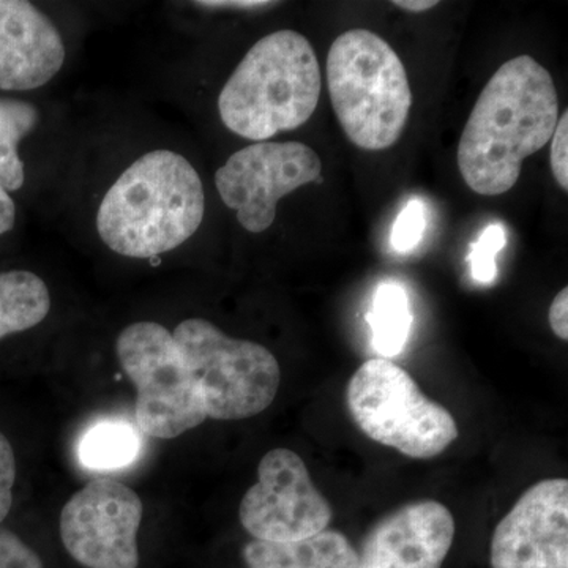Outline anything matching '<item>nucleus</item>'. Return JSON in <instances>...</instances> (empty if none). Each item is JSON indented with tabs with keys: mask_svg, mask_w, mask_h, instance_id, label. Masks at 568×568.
Returning <instances> with one entry per match:
<instances>
[{
	"mask_svg": "<svg viewBox=\"0 0 568 568\" xmlns=\"http://www.w3.org/2000/svg\"><path fill=\"white\" fill-rule=\"evenodd\" d=\"M559 97L551 74L530 55L499 67L467 119L458 144L463 181L481 196L514 189L523 162L551 141Z\"/></svg>",
	"mask_w": 568,
	"mask_h": 568,
	"instance_id": "f257e3e1",
	"label": "nucleus"
},
{
	"mask_svg": "<svg viewBox=\"0 0 568 568\" xmlns=\"http://www.w3.org/2000/svg\"><path fill=\"white\" fill-rule=\"evenodd\" d=\"M205 193L182 153L153 149L108 189L97 211L99 237L111 252L149 260L189 242L203 224Z\"/></svg>",
	"mask_w": 568,
	"mask_h": 568,
	"instance_id": "f03ea898",
	"label": "nucleus"
},
{
	"mask_svg": "<svg viewBox=\"0 0 568 568\" xmlns=\"http://www.w3.org/2000/svg\"><path fill=\"white\" fill-rule=\"evenodd\" d=\"M320 61L302 33L276 31L250 48L219 95V114L231 133L265 142L301 129L321 99Z\"/></svg>",
	"mask_w": 568,
	"mask_h": 568,
	"instance_id": "7ed1b4c3",
	"label": "nucleus"
},
{
	"mask_svg": "<svg viewBox=\"0 0 568 568\" xmlns=\"http://www.w3.org/2000/svg\"><path fill=\"white\" fill-rule=\"evenodd\" d=\"M325 70L347 140L372 152L395 145L409 119L413 92L394 48L375 32L353 29L334 41Z\"/></svg>",
	"mask_w": 568,
	"mask_h": 568,
	"instance_id": "20e7f679",
	"label": "nucleus"
},
{
	"mask_svg": "<svg viewBox=\"0 0 568 568\" xmlns=\"http://www.w3.org/2000/svg\"><path fill=\"white\" fill-rule=\"evenodd\" d=\"M346 406L365 436L409 458L439 457L459 436L450 410L429 399L388 358H369L358 366L347 384Z\"/></svg>",
	"mask_w": 568,
	"mask_h": 568,
	"instance_id": "39448f33",
	"label": "nucleus"
},
{
	"mask_svg": "<svg viewBox=\"0 0 568 568\" xmlns=\"http://www.w3.org/2000/svg\"><path fill=\"white\" fill-rule=\"evenodd\" d=\"M173 336L207 418L245 420L274 403L282 369L267 347L233 338L201 317L182 321Z\"/></svg>",
	"mask_w": 568,
	"mask_h": 568,
	"instance_id": "423d86ee",
	"label": "nucleus"
},
{
	"mask_svg": "<svg viewBox=\"0 0 568 568\" xmlns=\"http://www.w3.org/2000/svg\"><path fill=\"white\" fill-rule=\"evenodd\" d=\"M115 354L136 387L134 416L145 436L174 439L207 420L192 373L164 325H126L115 339Z\"/></svg>",
	"mask_w": 568,
	"mask_h": 568,
	"instance_id": "0eeeda50",
	"label": "nucleus"
},
{
	"mask_svg": "<svg viewBox=\"0 0 568 568\" xmlns=\"http://www.w3.org/2000/svg\"><path fill=\"white\" fill-rule=\"evenodd\" d=\"M321 173L320 155L304 142H254L216 170L215 186L241 226L261 234L274 224L278 201L317 183Z\"/></svg>",
	"mask_w": 568,
	"mask_h": 568,
	"instance_id": "6e6552de",
	"label": "nucleus"
},
{
	"mask_svg": "<svg viewBox=\"0 0 568 568\" xmlns=\"http://www.w3.org/2000/svg\"><path fill=\"white\" fill-rule=\"evenodd\" d=\"M334 508L310 477L304 459L290 448L267 452L257 481L239 507L242 528L261 541H294L331 525Z\"/></svg>",
	"mask_w": 568,
	"mask_h": 568,
	"instance_id": "1a4fd4ad",
	"label": "nucleus"
},
{
	"mask_svg": "<svg viewBox=\"0 0 568 568\" xmlns=\"http://www.w3.org/2000/svg\"><path fill=\"white\" fill-rule=\"evenodd\" d=\"M142 511L134 489L112 478H97L63 507V547L84 568H138Z\"/></svg>",
	"mask_w": 568,
	"mask_h": 568,
	"instance_id": "9d476101",
	"label": "nucleus"
},
{
	"mask_svg": "<svg viewBox=\"0 0 568 568\" xmlns=\"http://www.w3.org/2000/svg\"><path fill=\"white\" fill-rule=\"evenodd\" d=\"M491 568H568V480L547 478L500 519L489 547Z\"/></svg>",
	"mask_w": 568,
	"mask_h": 568,
	"instance_id": "9b49d317",
	"label": "nucleus"
},
{
	"mask_svg": "<svg viewBox=\"0 0 568 568\" xmlns=\"http://www.w3.org/2000/svg\"><path fill=\"white\" fill-rule=\"evenodd\" d=\"M455 538L452 511L437 500L406 504L373 526L358 568H443Z\"/></svg>",
	"mask_w": 568,
	"mask_h": 568,
	"instance_id": "f8f14e48",
	"label": "nucleus"
},
{
	"mask_svg": "<svg viewBox=\"0 0 568 568\" xmlns=\"http://www.w3.org/2000/svg\"><path fill=\"white\" fill-rule=\"evenodd\" d=\"M65 58L48 14L26 0H0V91H36L58 77Z\"/></svg>",
	"mask_w": 568,
	"mask_h": 568,
	"instance_id": "ddd939ff",
	"label": "nucleus"
},
{
	"mask_svg": "<svg viewBox=\"0 0 568 568\" xmlns=\"http://www.w3.org/2000/svg\"><path fill=\"white\" fill-rule=\"evenodd\" d=\"M246 568H358V551L338 530L294 541L252 540L242 549Z\"/></svg>",
	"mask_w": 568,
	"mask_h": 568,
	"instance_id": "4468645a",
	"label": "nucleus"
},
{
	"mask_svg": "<svg viewBox=\"0 0 568 568\" xmlns=\"http://www.w3.org/2000/svg\"><path fill=\"white\" fill-rule=\"evenodd\" d=\"M51 293L39 275L29 271L0 274V339L31 331L51 312Z\"/></svg>",
	"mask_w": 568,
	"mask_h": 568,
	"instance_id": "2eb2a0df",
	"label": "nucleus"
},
{
	"mask_svg": "<svg viewBox=\"0 0 568 568\" xmlns=\"http://www.w3.org/2000/svg\"><path fill=\"white\" fill-rule=\"evenodd\" d=\"M366 323L373 332V347L381 358L402 354L413 327L409 297L405 287L395 282H384L377 286L372 310Z\"/></svg>",
	"mask_w": 568,
	"mask_h": 568,
	"instance_id": "dca6fc26",
	"label": "nucleus"
},
{
	"mask_svg": "<svg viewBox=\"0 0 568 568\" xmlns=\"http://www.w3.org/2000/svg\"><path fill=\"white\" fill-rule=\"evenodd\" d=\"M39 122L40 112L36 104L0 97V185L9 193L18 192L24 185V163L18 149Z\"/></svg>",
	"mask_w": 568,
	"mask_h": 568,
	"instance_id": "f3484780",
	"label": "nucleus"
},
{
	"mask_svg": "<svg viewBox=\"0 0 568 568\" xmlns=\"http://www.w3.org/2000/svg\"><path fill=\"white\" fill-rule=\"evenodd\" d=\"M140 448V436L132 425L126 422H102L82 437L78 455L89 469L114 470L133 463Z\"/></svg>",
	"mask_w": 568,
	"mask_h": 568,
	"instance_id": "a211bd4d",
	"label": "nucleus"
},
{
	"mask_svg": "<svg viewBox=\"0 0 568 568\" xmlns=\"http://www.w3.org/2000/svg\"><path fill=\"white\" fill-rule=\"evenodd\" d=\"M507 245V233L503 224L491 223L470 248V275L480 284H491L497 278L496 256Z\"/></svg>",
	"mask_w": 568,
	"mask_h": 568,
	"instance_id": "6ab92c4d",
	"label": "nucleus"
},
{
	"mask_svg": "<svg viewBox=\"0 0 568 568\" xmlns=\"http://www.w3.org/2000/svg\"><path fill=\"white\" fill-rule=\"evenodd\" d=\"M426 227V207L420 197L407 201L403 211L396 216L392 230V248L398 253H409L417 248L424 239Z\"/></svg>",
	"mask_w": 568,
	"mask_h": 568,
	"instance_id": "aec40b11",
	"label": "nucleus"
},
{
	"mask_svg": "<svg viewBox=\"0 0 568 568\" xmlns=\"http://www.w3.org/2000/svg\"><path fill=\"white\" fill-rule=\"evenodd\" d=\"M0 568H43V560L17 534L0 529Z\"/></svg>",
	"mask_w": 568,
	"mask_h": 568,
	"instance_id": "412c9836",
	"label": "nucleus"
},
{
	"mask_svg": "<svg viewBox=\"0 0 568 568\" xmlns=\"http://www.w3.org/2000/svg\"><path fill=\"white\" fill-rule=\"evenodd\" d=\"M14 481H17V458L10 440L0 433V525L9 517L13 506Z\"/></svg>",
	"mask_w": 568,
	"mask_h": 568,
	"instance_id": "4be33fe9",
	"label": "nucleus"
},
{
	"mask_svg": "<svg viewBox=\"0 0 568 568\" xmlns=\"http://www.w3.org/2000/svg\"><path fill=\"white\" fill-rule=\"evenodd\" d=\"M551 163L552 175L564 192L568 190V111L559 115L558 125L551 136Z\"/></svg>",
	"mask_w": 568,
	"mask_h": 568,
	"instance_id": "5701e85b",
	"label": "nucleus"
},
{
	"mask_svg": "<svg viewBox=\"0 0 568 568\" xmlns=\"http://www.w3.org/2000/svg\"><path fill=\"white\" fill-rule=\"evenodd\" d=\"M549 327L555 332L559 339L567 342L568 339V287L562 291L555 298L549 306L548 313Z\"/></svg>",
	"mask_w": 568,
	"mask_h": 568,
	"instance_id": "b1692460",
	"label": "nucleus"
},
{
	"mask_svg": "<svg viewBox=\"0 0 568 568\" xmlns=\"http://www.w3.org/2000/svg\"><path fill=\"white\" fill-rule=\"evenodd\" d=\"M194 6L211 10L253 11L278 6V2H267V0H205V2H194Z\"/></svg>",
	"mask_w": 568,
	"mask_h": 568,
	"instance_id": "393cba45",
	"label": "nucleus"
},
{
	"mask_svg": "<svg viewBox=\"0 0 568 568\" xmlns=\"http://www.w3.org/2000/svg\"><path fill=\"white\" fill-rule=\"evenodd\" d=\"M17 223V204L10 193L0 185V235L9 233Z\"/></svg>",
	"mask_w": 568,
	"mask_h": 568,
	"instance_id": "a878e982",
	"label": "nucleus"
},
{
	"mask_svg": "<svg viewBox=\"0 0 568 568\" xmlns=\"http://www.w3.org/2000/svg\"><path fill=\"white\" fill-rule=\"evenodd\" d=\"M437 3L439 2H436V0H396L394 6L409 11V13H424V11L435 9Z\"/></svg>",
	"mask_w": 568,
	"mask_h": 568,
	"instance_id": "bb28decb",
	"label": "nucleus"
}]
</instances>
